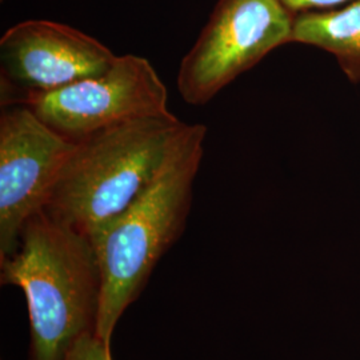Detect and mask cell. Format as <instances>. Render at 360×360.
<instances>
[{
    "mask_svg": "<svg viewBox=\"0 0 360 360\" xmlns=\"http://www.w3.org/2000/svg\"><path fill=\"white\" fill-rule=\"evenodd\" d=\"M296 15L279 0H218L179 65L187 104L205 105L270 52L291 43Z\"/></svg>",
    "mask_w": 360,
    "mask_h": 360,
    "instance_id": "4",
    "label": "cell"
},
{
    "mask_svg": "<svg viewBox=\"0 0 360 360\" xmlns=\"http://www.w3.org/2000/svg\"><path fill=\"white\" fill-rule=\"evenodd\" d=\"M291 43L315 46L333 53L345 75L360 82V0L333 11L296 15Z\"/></svg>",
    "mask_w": 360,
    "mask_h": 360,
    "instance_id": "8",
    "label": "cell"
},
{
    "mask_svg": "<svg viewBox=\"0 0 360 360\" xmlns=\"http://www.w3.org/2000/svg\"><path fill=\"white\" fill-rule=\"evenodd\" d=\"M116 56L74 27L26 20L8 28L0 39L1 94L18 92L15 103L27 95L59 90L103 72Z\"/></svg>",
    "mask_w": 360,
    "mask_h": 360,
    "instance_id": "7",
    "label": "cell"
},
{
    "mask_svg": "<svg viewBox=\"0 0 360 360\" xmlns=\"http://www.w3.org/2000/svg\"><path fill=\"white\" fill-rule=\"evenodd\" d=\"M187 127L171 114L127 122L79 141L44 211L90 238L154 183Z\"/></svg>",
    "mask_w": 360,
    "mask_h": 360,
    "instance_id": "3",
    "label": "cell"
},
{
    "mask_svg": "<svg viewBox=\"0 0 360 360\" xmlns=\"http://www.w3.org/2000/svg\"><path fill=\"white\" fill-rule=\"evenodd\" d=\"M63 360H112L111 346L103 342L96 333H90L75 342Z\"/></svg>",
    "mask_w": 360,
    "mask_h": 360,
    "instance_id": "9",
    "label": "cell"
},
{
    "mask_svg": "<svg viewBox=\"0 0 360 360\" xmlns=\"http://www.w3.org/2000/svg\"><path fill=\"white\" fill-rule=\"evenodd\" d=\"M72 142L23 104L0 115V260L16 251L27 221L44 211Z\"/></svg>",
    "mask_w": 360,
    "mask_h": 360,
    "instance_id": "6",
    "label": "cell"
},
{
    "mask_svg": "<svg viewBox=\"0 0 360 360\" xmlns=\"http://www.w3.org/2000/svg\"><path fill=\"white\" fill-rule=\"evenodd\" d=\"M206 136V126L188 124L154 183L123 214L90 236L102 272L96 335L110 346L119 319L184 231Z\"/></svg>",
    "mask_w": 360,
    "mask_h": 360,
    "instance_id": "2",
    "label": "cell"
},
{
    "mask_svg": "<svg viewBox=\"0 0 360 360\" xmlns=\"http://www.w3.org/2000/svg\"><path fill=\"white\" fill-rule=\"evenodd\" d=\"M0 283L26 295L28 360H63L83 335L96 333L102 272L90 238L41 211L27 221Z\"/></svg>",
    "mask_w": 360,
    "mask_h": 360,
    "instance_id": "1",
    "label": "cell"
},
{
    "mask_svg": "<svg viewBox=\"0 0 360 360\" xmlns=\"http://www.w3.org/2000/svg\"><path fill=\"white\" fill-rule=\"evenodd\" d=\"M284 7L294 13L299 15L312 11H326L327 8H333L336 6L347 4L354 0H279Z\"/></svg>",
    "mask_w": 360,
    "mask_h": 360,
    "instance_id": "10",
    "label": "cell"
},
{
    "mask_svg": "<svg viewBox=\"0 0 360 360\" xmlns=\"http://www.w3.org/2000/svg\"><path fill=\"white\" fill-rule=\"evenodd\" d=\"M13 104L26 105L72 142L132 120L171 115L165 83L153 65L138 55L116 56L98 75L59 90L27 95Z\"/></svg>",
    "mask_w": 360,
    "mask_h": 360,
    "instance_id": "5",
    "label": "cell"
}]
</instances>
